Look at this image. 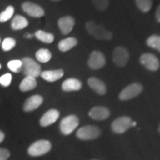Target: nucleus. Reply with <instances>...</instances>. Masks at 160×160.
Wrapping results in <instances>:
<instances>
[{
	"label": "nucleus",
	"mask_w": 160,
	"mask_h": 160,
	"mask_svg": "<svg viewBox=\"0 0 160 160\" xmlns=\"http://www.w3.org/2000/svg\"><path fill=\"white\" fill-rule=\"evenodd\" d=\"M21 61L22 64V72L26 77L37 78L41 74V66L33 59L30 57H25Z\"/></svg>",
	"instance_id": "nucleus-2"
},
{
	"label": "nucleus",
	"mask_w": 160,
	"mask_h": 160,
	"mask_svg": "<svg viewBox=\"0 0 160 160\" xmlns=\"http://www.w3.org/2000/svg\"><path fill=\"white\" fill-rule=\"evenodd\" d=\"M22 67V61L19 59L11 60V61L8 62V68L11 71L14 72V73H19V72H21Z\"/></svg>",
	"instance_id": "nucleus-27"
},
{
	"label": "nucleus",
	"mask_w": 160,
	"mask_h": 160,
	"mask_svg": "<svg viewBox=\"0 0 160 160\" xmlns=\"http://www.w3.org/2000/svg\"><path fill=\"white\" fill-rule=\"evenodd\" d=\"M4 139H5V134L2 131H0V143L3 141Z\"/></svg>",
	"instance_id": "nucleus-33"
},
{
	"label": "nucleus",
	"mask_w": 160,
	"mask_h": 160,
	"mask_svg": "<svg viewBox=\"0 0 160 160\" xmlns=\"http://www.w3.org/2000/svg\"><path fill=\"white\" fill-rule=\"evenodd\" d=\"M85 28L89 34L93 36L97 39L111 40L113 37L111 31H107L103 26L97 25L93 21L87 22L85 24Z\"/></svg>",
	"instance_id": "nucleus-1"
},
{
	"label": "nucleus",
	"mask_w": 160,
	"mask_h": 160,
	"mask_svg": "<svg viewBox=\"0 0 160 160\" xmlns=\"http://www.w3.org/2000/svg\"><path fill=\"white\" fill-rule=\"evenodd\" d=\"M129 52L125 47L118 46L113 53V62L118 67H124L128 62Z\"/></svg>",
	"instance_id": "nucleus-8"
},
{
	"label": "nucleus",
	"mask_w": 160,
	"mask_h": 160,
	"mask_svg": "<svg viewBox=\"0 0 160 160\" xmlns=\"http://www.w3.org/2000/svg\"><path fill=\"white\" fill-rule=\"evenodd\" d=\"M52 54L48 49L41 48L38 50L36 53V58L42 63H46L51 60Z\"/></svg>",
	"instance_id": "nucleus-22"
},
{
	"label": "nucleus",
	"mask_w": 160,
	"mask_h": 160,
	"mask_svg": "<svg viewBox=\"0 0 160 160\" xmlns=\"http://www.w3.org/2000/svg\"><path fill=\"white\" fill-rule=\"evenodd\" d=\"M132 126V120L129 117H120L112 122L111 128L116 133H123Z\"/></svg>",
	"instance_id": "nucleus-10"
},
{
	"label": "nucleus",
	"mask_w": 160,
	"mask_h": 160,
	"mask_svg": "<svg viewBox=\"0 0 160 160\" xmlns=\"http://www.w3.org/2000/svg\"><path fill=\"white\" fill-rule=\"evenodd\" d=\"M53 1H55V2H58V1H60V0H53Z\"/></svg>",
	"instance_id": "nucleus-36"
},
{
	"label": "nucleus",
	"mask_w": 160,
	"mask_h": 160,
	"mask_svg": "<svg viewBox=\"0 0 160 160\" xmlns=\"http://www.w3.org/2000/svg\"><path fill=\"white\" fill-rule=\"evenodd\" d=\"M33 35L31 34V33H26V34L25 35V37L26 38V39H31V38H33Z\"/></svg>",
	"instance_id": "nucleus-34"
},
{
	"label": "nucleus",
	"mask_w": 160,
	"mask_h": 160,
	"mask_svg": "<svg viewBox=\"0 0 160 160\" xmlns=\"http://www.w3.org/2000/svg\"><path fill=\"white\" fill-rule=\"evenodd\" d=\"M75 25L74 18L71 16H65L58 20V26L60 31L63 34H68L73 30Z\"/></svg>",
	"instance_id": "nucleus-12"
},
{
	"label": "nucleus",
	"mask_w": 160,
	"mask_h": 160,
	"mask_svg": "<svg viewBox=\"0 0 160 160\" xmlns=\"http://www.w3.org/2000/svg\"><path fill=\"white\" fill-rule=\"evenodd\" d=\"M136 5L142 13H148L153 5V0H135Z\"/></svg>",
	"instance_id": "nucleus-24"
},
{
	"label": "nucleus",
	"mask_w": 160,
	"mask_h": 160,
	"mask_svg": "<svg viewBox=\"0 0 160 160\" xmlns=\"http://www.w3.org/2000/svg\"><path fill=\"white\" fill-rule=\"evenodd\" d=\"M146 44L151 48L157 50L160 52V36L153 34L148 38Z\"/></svg>",
	"instance_id": "nucleus-25"
},
{
	"label": "nucleus",
	"mask_w": 160,
	"mask_h": 160,
	"mask_svg": "<svg viewBox=\"0 0 160 160\" xmlns=\"http://www.w3.org/2000/svg\"><path fill=\"white\" fill-rule=\"evenodd\" d=\"M0 42H1V39H0Z\"/></svg>",
	"instance_id": "nucleus-39"
},
{
	"label": "nucleus",
	"mask_w": 160,
	"mask_h": 160,
	"mask_svg": "<svg viewBox=\"0 0 160 160\" xmlns=\"http://www.w3.org/2000/svg\"><path fill=\"white\" fill-rule=\"evenodd\" d=\"M28 21L25 17L21 15H17L13 17L11 22V28L14 31L22 30L28 25Z\"/></svg>",
	"instance_id": "nucleus-21"
},
{
	"label": "nucleus",
	"mask_w": 160,
	"mask_h": 160,
	"mask_svg": "<svg viewBox=\"0 0 160 160\" xmlns=\"http://www.w3.org/2000/svg\"><path fill=\"white\" fill-rule=\"evenodd\" d=\"M159 133H160V125H159Z\"/></svg>",
	"instance_id": "nucleus-37"
},
{
	"label": "nucleus",
	"mask_w": 160,
	"mask_h": 160,
	"mask_svg": "<svg viewBox=\"0 0 160 160\" xmlns=\"http://www.w3.org/2000/svg\"><path fill=\"white\" fill-rule=\"evenodd\" d=\"M13 13H14V8L12 5H9L5 11L0 13V22H5L8 20L11 19Z\"/></svg>",
	"instance_id": "nucleus-26"
},
{
	"label": "nucleus",
	"mask_w": 160,
	"mask_h": 160,
	"mask_svg": "<svg viewBox=\"0 0 160 160\" xmlns=\"http://www.w3.org/2000/svg\"><path fill=\"white\" fill-rule=\"evenodd\" d=\"M156 18L159 22H160V5L158 6L157 11H156Z\"/></svg>",
	"instance_id": "nucleus-32"
},
{
	"label": "nucleus",
	"mask_w": 160,
	"mask_h": 160,
	"mask_svg": "<svg viewBox=\"0 0 160 160\" xmlns=\"http://www.w3.org/2000/svg\"><path fill=\"white\" fill-rule=\"evenodd\" d=\"M82 87L81 81L75 78H70L65 79L62 85V88L64 91H79Z\"/></svg>",
	"instance_id": "nucleus-18"
},
{
	"label": "nucleus",
	"mask_w": 160,
	"mask_h": 160,
	"mask_svg": "<svg viewBox=\"0 0 160 160\" xmlns=\"http://www.w3.org/2000/svg\"><path fill=\"white\" fill-rule=\"evenodd\" d=\"M59 117V112L56 109H51L48 111L40 119V125L42 127H47L57 122Z\"/></svg>",
	"instance_id": "nucleus-14"
},
{
	"label": "nucleus",
	"mask_w": 160,
	"mask_h": 160,
	"mask_svg": "<svg viewBox=\"0 0 160 160\" xmlns=\"http://www.w3.org/2000/svg\"><path fill=\"white\" fill-rule=\"evenodd\" d=\"M63 75L64 71L62 69L45 71L42 72L41 74H40L43 79H45L47 82H53L60 79L63 77Z\"/></svg>",
	"instance_id": "nucleus-17"
},
{
	"label": "nucleus",
	"mask_w": 160,
	"mask_h": 160,
	"mask_svg": "<svg viewBox=\"0 0 160 160\" xmlns=\"http://www.w3.org/2000/svg\"><path fill=\"white\" fill-rule=\"evenodd\" d=\"M101 134L99 128L94 125H86L77 131V137L82 140H92L98 138Z\"/></svg>",
	"instance_id": "nucleus-4"
},
{
	"label": "nucleus",
	"mask_w": 160,
	"mask_h": 160,
	"mask_svg": "<svg viewBox=\"0 0 160 160\" xmlns=\"http://www.w3.org/2000/svg\"><path fill=\"white\" fill-rule=\"evenodd\" d=\"M92 2L97 10L104 11L108 8L110 1L109 0H92Z\"/></svg>",
	"instance_id": "nucleus-29"
},
{
	"label": "nucleus",
	"mask_w": 160,
	"mask_h": 160,
	"mask_svg": "<svg viewBox=\"0 0 160 160\" xmlns=\"http://www.w3.org/2000/svg\"><path fill=\"white\" fill-rule=\"evenodd\" d=\"M106 59L103 53L99 51H93L90 55L88 65L93 70L101 69L105 65Z\"/></svg>",
	"instance_id": "nucleus-9"
},
{
	"label": "nucleus",
	"mask_w": 160,
	"mask_h": 160,
	"mask_svg": "<svg viewBox=\"0 0 160 160\" xmlns=\"http://www.w3.org/2000/svg\"><path fill=\"white\" fill-rule=\"evenodd\" d=\"M10 157V152L7 149L0 148V160H7Z\"/></svg>",
	"instance_id": "nucleus-31"
},
{
	"label": "nucleus",
	"mask_w": 160,
	"mask_h": 160,
	"mask_svg": "<svg viewBox=\"0 0 160 160\" xmlns=\"http://www.w3.org/2000/svg\"><path fill=\"white\" fill-rule=\"evenodd\" d=\"M12 81V75L8 73L3 74L0 77V85L3 87H8L11 85Z\"/></svg>",
	"instance_id": "nucleus-30"
},
{
	"label": "nucleus",
	"mask_w": 160,
	"mask_h": 160,
	"mask_svg": "<svg viewBox=\"0 0 160 160\" xmlns=\"http://www.w3.org/2000/svg\"><path fill=\"white\" fill-rule=\"evenodd\" d=\"M77 44L78 41L75 37H68L59 42L58 44V48L62 52H67L74 48Z\"/></svg>",
	"instance_id": "nucleus-19"
},
{
	"label": "nucleus",
	"mask_w": 160,
	"mask_h": 160,
	"mask_svg": "<svg viewBox=\"0 0 160 160\" xmlns=\"http://www.w3.org/2000/svg\"><path fill=\"white\" fill-rule=\"evenodd\" d=\"M1 68H2V65H1V64H0V69H1Z\"/></svg>",
	"instance_id": "nucleus-38"
},
{
	"label": "nucleus",
	"mask_w": 160,
	"mask_h": 160,
	"mask_svg": "<svg viewBox=\"0 0 160 160\" xmlns=\"http://www.w3.org/2000/svg\"><path fill=\"white\" fill-rule=\"evenodd\" d=\"M43 102V97L40 95H33L29 97L25 102L23 106L24 111L31 112L39 107Z\"/></svg>",
	"instance_id": "nucleus-15"
},
{
	"label": "nucleus",
	"mask_w": 160,
	"mask_h": 160,
	"mask_svg": "<svg viewBox=\"0 0 160 160\" xmlns=\"http://www.w3.org/2000/svg\"><path fill=\"white\" fill-rule=\"evenodd\" d=\"M34 36L39 41L47 44L52 43L53 42V40H54V36L52 34V33H48V32H45L44 31H41V30L36 32Z\"/></svg>",
	"instance_id": "nucleus-23"
},
{
	"label": "nucleus",
	"mask_w": 160,
	"mask_h": 160,
	"mask_svg": "<svg viewBox=\"0 0 160 160\" xmlns=\"http://www.w3.org/2000/svg\"><path fill=\"white\" fill-rule=\"evenodd\" d=\"M136 125H137V122H132V126H133V127H135Z\"/></svg>",
	"instance_id": "nucleus-35"
},
{
	"label": "nucleus",
	"mask_w": 160,
	"mask_h": 160,
	"mask_svg": "<svg viewBox=\"0 0 160 160\" xmlns=\"http://www.w3.org/2000/svg\"><path fill=\"white\" fill-rule=\"evenodd\" d=\"M51 149V144L49 141L45 139L38 140L30 146L28 148L29 155L32 157H39L47 153Z\"/></svg>",
	"instance_id": "nucleus-3"
},
{
	"label": "nucleus",
	"mask_w": 160,
	"mask_h": 160,
	"mask_svg": "<svg viewBox=\"0 0 160 160\" xmlns=\"http://www.w3.org/2000/svg\"><path fill=\"white\" fill-rule=\"evenodd\" d=\"M37 86L36 78L32 77H25L19 85L20 91L25 92L33 90Z\"/></svg>",
	"instance_id": "nucleus-20"
},
{
	"label": "nucleus",
	"mask_w": 160,
	"mask_h": 160,
	"mask_svg": "<svg viewBox=\"0 0 160 160\" xmlns=\"http://www.w3.org/2000/svg\"><path fill=\"white\" fill-rule=\"evenodd\" d=\"M17 42L13 38H6L4 39L2 44V48L4 51H9L13 48L16 46Z\"/></svg>",
	"instance_id": "nucleus-28"
},
{
	"label": "nucleus",
	"mask_w": 160,
	"mask_h": 160,
	"mask_svg": "<svg viewBox=\"0 0 160 160\" xmlns=\"http://www.w3.org/2000/svg\"><path fill=\"white\" fill-rule=\"evenodd\" d=\"M88 114L93 119L102 121L109 117L110 111L108 108L103 106H96L91 109Z\"/></svg>",
	"instance_id": "nucleus-13"
},
{
	"label": "nucleus",
	"mask_w": 160,
	"mask_h": 160,
	"mask_svg": "<svg viewBox=\"0 0 160 160\" xmlns=\"http://www.w3.org/2000/svg\"><path fill=\"white\" fill-rule=\"evenodd\" d=\"M139 62L148 71H157L159 68V60L153 53H145L142 54L139 57Z\"/></svg>",
	"instance_id": "nucleus-7"
},
{
	"label": "nucleus",
	"mask_w": 160,
	"mask_h": 160,
	"mask_svg": "<svg viewBox=\"0 0 160 160\" xmlns=\"http://www.w3.org/2000/svg\"><path fill=\"white\" fill-rule=\"evenodd\" d=\"M79 119L76 115H69L63 118L60 122V131L64 135H69L77 128Z\"/></svg>",
	"instance_id": "nucleus-5"
},
{
	"label": "nucleus",
	"mask_w": 160,
	"mask_h": 160,
	"mask_svg": "<svg viewBox=\"0 0 160 160\" xmlns=\"http://www.w3.org/2000/svg\"><path fill=\"white\" fill-rule=\"evenodd\" d=\"M143 90V86L140 83L134 82L126 86L119 93V99L122 101H127L133 98L137 97L142 93Z\"/></svg>",
	"instance_id": "nucleus-6"
},
{
	"label": "nucleus",
	"mask_w": 160,
	"mask_h": 160,
	"mask_svg": "<svg viewBox=\"0 0 160 160\" xmlns=\"http://www.w3.org/2000/svg\"><path fill=\"white\" fill-rule=\"evenodd\" d=\"M22 8L30 17L41 18L45 15V11L41 6L31 2H25L22 4Z\"/></svg>",
	"instance_id": "nucleus-11"
},
{
	"label": "nucleus",
	"mask_w": 160,
	"mask_h": 160,
	"mask_svg": "<svg viewBox=\"0 0 160 160\" xmlns=\"http://www.w3.org/2000/svg\"><path fill=\"white\" fill-rule=\"evenodd\" d=\"M88 84L99 95H105L107 92V87L103 81L97 77H90L88 79Z\"/></svg>",
	"instance_id": "nucleus-16"
}]
</instances>
